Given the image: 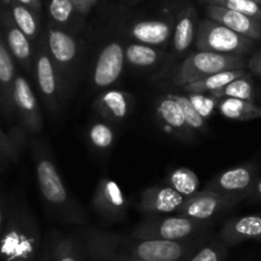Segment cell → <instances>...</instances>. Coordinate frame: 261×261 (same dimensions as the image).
<instances>
[{
	"label": "cell",
	"instance_id": "cell-28",
	"mask_svg": "<svg viewBox=\"0 0 261 261\" xmlns=\"http://www.w3.org/2000/svg\"><path fill=\"white\" fill-rule=\"evenodd\" d=\"M89 144L92 149L99 152H107L112 150L117 140V132L114 125L105 119L92 120L86 130Z\"/></svg>",
	"mask_w": 261,
	"mask_h": 261
},
{
	"label": "cell",
	"instance_id": "cell-40",
	"mask_svg": "<svg viewBox=\"0 0 261 261\" xmlns=\"http://www.w3.org/2000/svg\"><path fill=\"white\" fill-rule=\"evenodd\" d=\"M4 223H6V200L0 192V246H2V238H3Z\"/></svg>",
	"mask_w": 261,
	"mask_h": 261
},
{
	"label": "cell",
	"instance_id": "cell-45",
	"mask_svg": "<svg viewBox=\"0 0 261 261\" xmlns=\"http://www.w3.org/2000/svg\"><path fill=\"white\" fill-rule=\"evenodd\" d=\"M252 2H255V3H257L258 6H260V4H261V0H252Z\"/></svg>",
	"mask_w": 261,
	"mask_h": 261
},
{
	"label": "cell",
	"instance_id": "cell-13",
	"mask_svg": "<svg viewBox=\"0 0 261 261\" xmlns=\"http://www.w3.org/2000/svg\"><path fill=\"white\" fill-rule=\"evenodd\" d=\"M13 102L16 114L21 120L22 127L29 134H39L44 127L39 100L30 85L29 80L17 74L13 89Z\"/></svg>",
	"mask_w": 261,
	"mask_h": 261
},
{
	"label": "cell",
	"instance_id": "cell-19",
	"mask_svg": "<svg viewBox=\"0 0 261 261\" xmlns=\"http://www.w3.org/2000/svg\"><path fill=\"white\" fill-rule=\"evenodd\" d=\"M206 13L207 18L223 24L237 34L252 40L261 39V22L252 17L212 4H207Z\"/></svg>",
	"mask_w": 261,
	"mask_h": 261
},
{
	"label": "cell",
	"instance_id": "cell-17",
	"mask_svg": "<svg viewBox=\"0 0 261 261\" xmlns=\"http://www.w3.org/2000/svg\"><path fill=\"white\" fill-rule=\"evenodd\" d=\"M174 30V19L152 18L140 19L128 27L130 40L150 46H164L170 41Z\"/></svg>",
	"mask_w": 261,
	"mask_h": 261
},
{
	"label": "cell",
	"instance_id": "cell-32",
	"mask_svg": "<svg viewBox=\"0 0 261 261\" xmlns=\"http://www.w3.org/2000/svg\"><path fill=\"white\" fill-rule=\"evenodd\" d=\"M172 96L174 97L175 101L179 104L188 128L192 130L193 134H205L207 130L206 119H205L204 117H201V115L199 114V112L193 108V105L191 104L187 95L172 94Z\"/></svg>",
	"mask_w": 261,
	"mask_h": 261
},
{
	"label": "cell",
	"instance_id": "cell-6",
	"mask_svg": "<svg viewBox=\"0 0 261 261\" xmlns=\"http://www.w3.org/2000/svg\"><path fill=\"white\" fill-rule=\"evenodd\" d=\"M245 67H247V60L243 55L196 50L180 63L173 77V84L183 87L217 72L245 69Z\"/></svg>",
	"mask_w": 261,
	"mask_h": 261
},
{
	"label": "cell",
	"instance_id": "cell-7",
	"mask_svg": "<svg viewBox=\"0 0 261 261\" xmlns=\"http://www.w3.org/2000/svg\"><path fill=\"white\" fill-rule=\"evenodd\" d=\"M195 46L202 51L243 55L252 50L255 40L237 34L213 19L205 18L197 24Z\"/></svg>",
	"mask_w": 261,
	"mask_h": 261
},
{
	"label": "cell",
	"instance_id": "cell-4",
	"mask_svg": "<svg viewBox=\"0 0 261 261\" xmlns=\"http://www.w3.org/2000/svg\"><path fill=\"white\" fill-rule=\"evenodd\" d=\"M44 34L47 51L59 79L63 97L67 101L73 95L79 82L82 63L81 42L71 32L54 23L49 24Z\"/></svg>",
	"mask_w": 261,
	"mask_h": 261
},
{
	"label": "cell",
	"instance_id": "cell-41",
	"mask_svg": "<svg viewBox=\"0 0 261 261\" xmlns=\"http://www.w3.org/2000/svg\"><path fill=\"white\" fill-rule=\"evenodd\" d=\"M18 3L23 4L27 8H30L31 11H34L35 13L39 14L41 12V0H16Z\"/></svg>",
	"mask_w": 261,
	"mask_h": 261
},
{
	"label": "cell",
	"instance_id": "cell-24",
	"mask_svg": "<svg viewBox=\"0 0 261 261\" xmlns=\"http://www.w3.org/2000/svg\"><path fill=\"white\" fill-rule=\"evenodd\" d=\"M125 63L137 69H150L162 64L169 54L159 47L130 41L124 46Z\"/></svg>",
	"mask_w": 261,
	"mask_h": 261
},
{
	"label": "cell",
	"instance_id": "cell-9",
	"mask_svg": "<svg viewBox=\"0 0 261 261\" xmlns=\"http://www.w3.org/2000/svg\"><path fill=\"white\" fill-rule=\"evenodd\" d=\"M258 177L257 167L253 164H242L224 170L215 175L205 185L202 190L225 196L241 202L246 200L256 178Z\"/></svg>",
	"mask_w": 261,
	"mask_h": 261
},
{
	"label": "cell",
	"instance_id": "cell-20",
	"mask_svg": "<svg viewBox=\"0 0 261 261\" xmlns=\"http://www.w3.org/2000/svg\"><path fill=\"white\" fill-rule=\"evenodd\" d=\"M220 241L228 247L245 241L261 240V214L245 215L227 220L218 233Z\"/></svg>",
	"mask_w": 261,
	"mask_h": 261
},
{
	"label": "cell",
	"instance_id": "cell-33",
	"mask_svg": "<svg viewBox=\"0 0 261 261\" xmlns=\"http://www.w3.org/2000/svg\"><path fill=\"white\" fill-rule=\"evenodd\" d=\"M49 16L55 26H67L73 18L76 9L71 0H50Z\"/></svg>",
	"mask_w": 261,
	"mask_h": 261
},
{
	"label": "cell",
	"instance_id": "cell-25",
	"mask_svg": "<svg viewBox=\"0 0 261 261\" xmlns=\"http://www.w3.org/2000/svg\"><path fill=\"white\" fill-rule=\"evenodd\" d=\"M218 113L222 117L238 122H247L261 118V107L255 104V101H247L241 99H230L224 97L218 101Z\"/></svg>",
	"mask_w": 261,
	"mask_h": 261
},
{
	"label": "cell",
	"instance_id": "cell-11",
	"mask_svg": "<svg viewBox=\"0 0 261 261\" xmlns=\"http://www.w3.org/2000/svg\"><path fill=\"white\" fill-rule=\"evenodd\" d=\"M237 204L238 201L229 197L202 190L187 197L175 214L200 222L213 223L215 218L229 212Z\"/></svg>",
	"mask_w": 261,
	"mask_h": 261
},
{
	"label": "cell",
	"instance_id": "cell-23",
	"mask_svg": "<svg viewBox=\"0 0 261 261\" xmlns=\"http://www.w3.org/2000/svg\"><path fill=\"white\" fill-rule=\"evenodd\" d=\"M197 13L192 6H187L178 13L174 21L172 45L173 51L177 55H182L195 44L196 31H197Z\"/></svg>",
	"mask_w": 261,
	"mask_h": 261
},
{
	"label": "cell",
	"instance_id": "cell-14",
	"mask_svg": "<svg viewBox=\"0 0 261 261\" xmlns=\"http://www.w3.org/2000/svg\"><path fill=\"white\" fill-rule=\"evenodd\" d=\"M0 31L14 60L26 73L34 76V45L14 23L11 11L3 8H0Z\"/></svg>",
	"mask_w": 261,
	"mask_h": 261
},
{
	"label": "cell",
	"instance_id": "cell-21",
	"mask_svg": "<svg viewBox=\"0 0 261 261\" xmlns=\"http://www.w3.org/2000/svg\"><path fill=\"white\" fill-rule=\"evenodd\" d=\"M14 58L12 57L4 37L0 31V107L7 117L13 118L16 114L13 102V89L17 77Z\"/></svg>",
	"mask_w": 261,
	"mask_h": 261
},
{
	"label": "cell",
	"instance_id": "cell-34",
	"mask_svg": "<svg viewBox=\"0 0 261 261\" xmlns=\"http://www.w3.org/2000/svg\"><path fill=\"white\" fill-rule=\"evenodd\" d=\"M212 6L223 7L230 11L240 12V13L250 16L261 22V7L252 0H205Z\"/></svg>",
	"mask_w": 261,
	"mask_h": 261
},
{
	"label": "cell",
	"instance_id": "cell-2",
	"mask_svg": "<svg viewBox=\"0 0 261 261\" xmlns=\"http://www.w3.org/2000/svg\"><path fill=\"white\" fill-rule=\"evenodd\" d=\"M32 155L37 186L47 214L63 224H85L86 212L65 187L46 144L34 140Z\"/></svg>",
	"mask_w": 261,
	"mask_h": 261
},
{
	"label": "cell",
	"instance_id": "cell-8",
	"mask_svg": "<svg viewBox=\"0 0 261 261\" xmlns=\"http://www.w3.org/2000/svg\"><path fill=\"white\" fill-rule=\"evenodd\" d=\"M34 77L47 113L51 117L59 115L65 100L63 97L57 71L47 51L45 34H41L39 41L34 45Z\"/></svg>",
	"mask_w": 261,
	"mask_h": 261
},
{
	"label": "cell",
	"instance_id": "cell-16",
	"mask_svg": "<svg viewBox=\"0 0 261 261\" xmlns=\"http://www.w3.org/2000/svg\"><path fill=\"white\" fill-rule=\"evenodd\" d=\"M40 261H87L81 234L51 230L45 238Z\"/></svg>",
	"mask_w": 261,
	"mask_h": 261
},
{
	"label": "cell",
	"instance_id": "cell-5",
	"mask_svg": "<svg viewBox=\"0 0 261 261\" xmlns=\"http://www.w3.org/2000/svg\"><path fill=\"white\" fill-rule=\"evenodd\" d=\"M213 223L200 222L175 214L174 217H147L135 227L130 236L142 240L186 241L207 234Z\"/></svg>",
	"mask_w": 261,
	"mask_h": 261
},
{
	"label": "cell",
	"instance_id": "cell-30",
	"mask_svg": "<svg viewBox=\"0 0 261 261\" xmlns=\"http://www.w3.org/2000/svg\"><path fill=\"white\" fill-rule=\"evenodd\" d=\"M164 183L177 191L186 199L199 192L200 188V178L192 169L186 167L177 168L169 172Z\"/></svg>",
	"mask_w": 261,
	"mask_h": 261
},
{
	"label": "cell",
	"instance_id": "cell-3",
	"mask_svg": "<svg viewBox=\"0 0 261 261\" xmlns=\"http://www.w3.org/2000/svg\"><path fill=\"white\" fill-rule=\"evenodd\" d=\"M44 242L41 228L30 205L18 196H12L6 201L0 258L3 261H40Z\"/></svg>",
	"mask_w": 261,
	"mask_h": 261
},
{
	"label": "cell",
	"instance_id": "cell-18",
	"mask_svg": "<svg viewBox=\"0 0 261 261\" xmlns=\"http://www.w3.org/2000/svg\"><path fill=\"white\" fill-rule=\"evenodd\" d=\"M135 97L122 90H104L94 101V109L100 118L113 123H120L132 113Z\"/></svg>",
	"mask_w": 261,
	"mask_h": 261
},
{
	"label": "cell",
	"instance_id": "cell-36",
	"mask_svg": "<svg viewBox=\"0 0 261 261\" xmlns=\"http://www.w3.org/2000/svg\"><path fill=\"white\" fill-rule=\"evenodd\" d=\"M23 142V137L8 136V135L0 127V155L7 160V162L17 163L21 155V147Z\"/></svg>",
	"mask_w": 261,
	"mask_h": 261
},
{
	"label": "cell",
	"instance_id": "cell-1",
	"mask_svg": "<svg viewBox=\"0 0 261 261\" xmlns=\"http://www.w3.org/2000/svg\"><path fill=\"white\" fill-rule=\"evenodd\" d=\"M209 234L186 241L142 240L89 228L81 234L87 261H183Z\"/></svg>",
	"mask_w": 261,
	"mask_h": 261
},
{
	"label": "cell",
	"instance_id": "cell-44",
	"mask_svg": "<svg viewBox=\"0 0 261 261\" xmlns=\"http://www.w3.org/2000/svg\"><path fill=\"white\" fill-rule=\"evenodd\" d=\"M118 261H141V260H135V258H124V260H118Z\"/></svg>",
	"mask_w": 261,
	"mask_h": 261
},
{
	"label": "cell",
	"instance_id": "cell-35",
	"mask_svg": "<svg viewBox=\"0 0 261 261\" xmlns=\"http://www.w3.org/2000/svg\"><path fill=\"white\" fill-rule=\"evenodd\" d=\"M187 97L199 114L207 119L217 110L219 99L212 94H200V92H187Z\"/></svg>",
	"mask_w": 261,
	"mask_h": 261
},
{
	"label": "cell",
	"instance_id": "cell-43",
	"mask_svg": "<svg viewBox=\"0 0 261 261\" xmlns=\"http://www.w3.org/2000/svg\"><path fill=\"white\" fill-rule=\"evenodd\" d=\"M0 2H2V3L3 4H6V6H11V3H12V0H0Z\"/></svg>",
	"mask_w": 261,
	"mask_h": 261
},
{
	"label": "cell",
	"instance_id": "cell-12",
	"mask_svg": "<svg viewBox=\"0 0 261 261\" xmlns=\"http://www.w3.org/2000/svg\"><path fill=\"white\" fill-rule=\"evenodd\" d=\"M91 206L100 218L114 223L124 219L128 202L119 185L112 178L102 177L94 191Z\"/></svg>",
	"mask_w": 261,
	"mask_h": 261
},
{
	"label": "cell",
	"instance_id": "cell-37",
	"mask_svg": "<svg viewBox=\"0 0 261 261\" xmlns=\"http://www.w3.org/2000/svg\"><path fill=\"white\" fill-rule=\"evenodd\" d=\"M73 3L74 9H76L77 13L80 14H87L94 6L96 4L97 0H71Z\"/></svg>",
	"mask_w": 261,
	"mask_h": 261
},
{
	"label": "cell",
	"instance_id": "cell-10",
	"mask_svg": "<svg viewBox=\"0 0 261 261\" xmlns=\"http://www.w3.org/2000/svg\"><path fill=\"white\" fill-rule=\"evenodd\" d=\"M124 46L122 40H109L99 50L91 71V84L95 89H109L122 76L125 64Z\"/></svg>",
	"mask_w": 261,
	"mask_h": 261
},
{
	"label": "cell",
	"instance_id": "cell-26",
	"mask_svg": "<svg viewBox=\"0 0 261 261\" xmlns=\"http://www.w3.org/2000/svg\"><path fill=\"white\" fill-rule=\"evenodd\" d=\"M9 8H11V14L14 23L26 35L27 39L32 42V45L36 44L41 36L39 14L27 8L23 4L16 2V0H12Z\"/></svg>",
	"mask_w": 261,
	"mask_h": 261
},
{
	"label": "cell",
	"instance_id": "cell-22",
	"mask_svg": "<svg viewBox=\"0 0 261 261\" xmlns=\"http://www.w3.org/2000/svg\"><path fill=\"white\" fill-rule=\"evenodd\" d=\"M156 117L164 128L180 140L193 139V132L188 128L179 104L172 94L163 95L156 101Z\"/></svg>",
	"mask_w": 261,
	"mask_h": 261
},
{
	"label": "cell",
	"instance_id": "cell-15",
	"mask_svg": "<svg viewBox=\"0 0 261 261\" xmlns=\"http://www.w3.org/2000/svg\"><path fill=\"white\" fill-rule=\"evenodd\" d=\"M185 200L186 197L163 183L142 191L137 209L147 217H159V215L173 214V213L175 214Z\"/></svg>",
	"mask_w": 261,
	"mask_h": 261
},
{
	"label": "cell",
	"instance_id": "cell-42",
	"mask_svg": "<svg viewBox=\"0 0 261 261\" xmlns=\"http://www.w3.org/2000/svg\"><path fill=\"white\" fill-rule=\"evenodd\" d=\"M6 162H7V160L4 159V158L2 156V155H0V172H2V170H3L4 168H6Z\"/></svg>",
	"mask_w": 261,
	"mask_h": 261
},
{
	"label": "cell",
	"instance_id": "cell-38",
	"mask_svg": "<svg viewBox=\"0 0 261 261\" xmlns=\"http://www.w3.org/2000/svg\"><path fill=\"white\" fill-rule=\"evenodd\" d=\"M246 200L250 202H261V175L256 178L255 183L252 186V190L250 191Z\"/></svg>",
	"mask_w": 261,
	"mask_h": 261
},
{
	"label": "cell",
	"instance_id": "cell-39",
	"mask_svg": "<svg viewBox=\"0 0 261 261\" xmlns=\"http://www.w3.org/2000/svg\"><path fill=\"white\" fill-rule=\"evenodd\" d=\"M247 67L251 72L261 77V51L256 53L247 62Z\"/></svg>",
	"mask_w": 261,
	"mask_h": 261
},
{
	"label": "cell",
	"instance_id": "cell-27",
	"mask_svg": "<svg viewBox=\"0 0 261 261\" xmlns=\"http://www.w3.org/2000/svg\"><path fill=\"white\" fill-rule=\"evenodd\" d=\"M246 73L245 69H230V71H223L213 73L210 76L195 81L192 84L185 85L182 87L186 92H200V94H213L218 90L223 89L225 85L234 81L238 77Z\"/></svg>",
	"mask_w": 261,
	"mask_h": 261
},
{
	"label": "cell",
	"instance_id": "cell-31",
	"mask_svg": "<svg viewBox=\"0 0 261 261\" xmlns=\"http://www.w3.org/2000/svg\"><path fill=\"white\" fill-rule=\"evenodd\" d=\"M212 95L218 97V99L230 97V99H241L247 100V101H253L255 100V89H253L252 79L246 72L243 76L238 77L234 81L229 82L223 89L213 92Z\"/></svg>",
	"mask_w": 261,
	"mask_h": 261
},
{
	"label": "cell",
	"instance_id": "cell-29",
	"mask_svg": "<svg viewBox=\"0 0 261 261\" xmlns=\"http://www.w3.org/2000/svg\"><path fill=\"white\" fill-rule=\"evenodd\" d=\"M228 247L218 236H207L183 261H225Z\"/></svg>",
	"mask_w": 261,
	"mask_h": 261
}]
</instances>
